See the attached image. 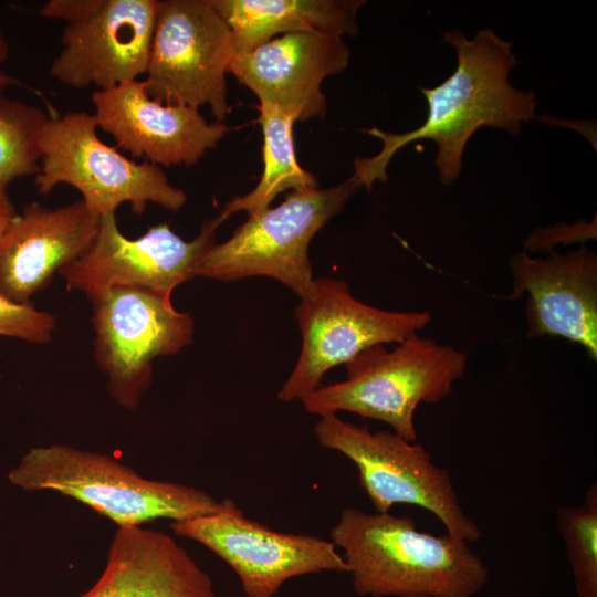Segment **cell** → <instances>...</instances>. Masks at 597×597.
<instances>
[{
    "instance_id": "6da1fadb",
    "label": "cell",
    "mask_w": 597,
    "mask_h": 597,
    "mask_svg": "<svg viewBox=\"0 0 597 597\" xmlns=\"http://www.w3.org/2000/svg\"><path fill=\"white\" fill-rule=\"evenodd\" d=\"M442 42L455 50L458 63L453 74L438 86L420 87L428 104L425 123L401 134L377 127L363 129L383 142L377 155L354 163L352 177L367 191L375 181L388 179L391 158L412 142L436 143L434 166L440 182L452 185L462 170L467 143L478 129L489 126L517 135L523 123L536 118L535 93L519 90L509 81L517 62L512 42L489 28L476 31L470 40L461 30L444 31Z\"/></svg>"
},
{
    "instance_id": "7a4b0ae2",
    "label": "cell",
    "mask_w": 597,
    "mask_h": 597,
    "mask_svg": "<svg viewBox=\"0 0 597 597\" xmlns=\"http://www.w3.org/2000/svg\"><path fill=\"white\" fill-rule=\"evenodd\" d=\"M329 536L359 596L473 597L489 580L468 542L419 531L409 516L346 507Z\"/></svg>"
},
{
    "instance_id": "3957f363",
    "label": "cell",
    "mask_w": 597,
    "mask_h": 597,
    "mask_svg": "<svg viewBox=\"0 0 597 597\" xmlns=\"http://www.w3.org/2000/svg\"><path fill=\"white\" fill-rule=\"evenodd\" d=\"M467 364L464 352L415 334L390 350L384 345L365 349L345 364V380L320 386L301 402L321 417L348 411L386 422L395 433L416 442L418 406L447 398Z\"/></svg>"
},
{
    "instance_id": "277c9868",
    "label": "cell",
    "mask_w": 597,
    "mask_h": 597,
    "mask_svg": "<svg viewBox=\"0 0 597 597\" xmlns=\"http://www.w3.org/2000/svg\"><path fill=\"white\" fill-rule=\"evenodd\" d=\"M8 479L28 491L73 498L118 527L157 519L186 520L219 511L222 501L193 486L146 479L106 454L65 444L30 449Z\"/></svg>"
},
{
    "instance_id": "5b68a950",
    "label": "cell",
    "mask_w": 597,
    "mask_h": 597,
    "mask_svg": "<svg viewBox=\"0 0 597 597\" xmlns=\"http://www.w3.org/2000/svg\"><path fill=\"white\" fill-rule=\"evenodd\" d=\"M97 128L94 114L86 112L50 115L40 138L41 160L35 175L40 193L70 185L98 216L115 213L125 202L137 216L148 202L171 211L185 206V191L174 187L159 166L125 157L100 139Z\"/></svg>"
},
{
    "instance_id": "8992f818",
    "label": "cell",
    "mask_w": 597,
    "mask_h": 597,
    "mask_svg": "<svg viewBox=\"0 0 597 597\" xmlns=\"http://www.w3.org/2000/svg\"><path fill=\"white\" fill-rule=\"evenodd\" d=\"M359 188L350 177L327 189L291 191L281 205L249 216L227 241L214 243L197 275L224 282L268 276L306 296L314 282L310 242Z\"/></svg>"
},
{
    "instance_id": "52a82bcc",
    "label": "cell",
    "mask_w": 597,
    "mask_h": 597,
    "mask_svg": "<svg viewBox=\"0 0 597 597\" xmlns=\"http://www.w3.org/2000/svg\"><path fill=\"white\" fill-rule=\"evenodd\" d=\"M314 433L323 447L355 464L377 513H388L395 504L419 506L433 514L447 534L468 543L480 540L482 531L461 507L449 471L434 464L421 443L394 431L371 432L336 413L321 417Z\"/></svg>"
},
{
    "instance_id": "ba28073f",
    "label": "cell",
    "mask_w": 597,
    "mask_h": 597,
    "mask_svg": "<svg viewBox=\"0 0 597 597\" xmlns=\"http://www.w3.org/2000/svg\"><path fill=\"white\" fill-rule=\"evenodd\" d=\"M233 33L211 0L158 1L146 91L161 103L210 107L218 122L231 108L226 74Z\"/></svg>"
},
{
    "instance_id": "9c48e42d",
    "label": "cell",
    "mask_w": 597,
    "mask_h": 597,
    "mask_svg": "<svg viewBox=\"0 0 597 597\" xmlns=\"http://www.w3.org/2000/svg\"><path fill=\"white\" fill-rule=\"evenodd\" d=\"M94 354L117 404L135 410L149 387L151 360L192 342L193 320L171 297L129 285H112L88 298Z\"/></svg>"
},
{
    "instance_id": "30bf717a",
    "label": "cell",
    "mask_w": 597,
    "mask_h": 597,
    "mask_svg": "<svg viewBox=\"0 0 597 597\" xmlns=\"http://www.w3.org/2000/svg\"><path fill=\"white\" fill-rule=\"evenodd\" d=\"M295 318L302 334L297 362L277 394L282 401L301 400L320 387L331 368L347 364L365 349L400 343L431 321L428 311H387L356 300L338 279H314L301 298Z\"/></svg>"
},
{
    "instance_id": "8fae6325",
    "label": "cell",
    "mask_w": 597,
    "mask_h": 597,
    "mask_svg": "<svg viewBox=\"0 0 597 597\" xmlns=\"http://www.w3.org/2000/svg\"><path fill=\"white\" fill-rule=\"evenodd\" d=\"M171 530L224 561L240 579L247 597H274L294 577L348 573L331 540L283 533L248 519L231 499L210 514L171 521Z\"/></svg>"
},
{
    "instance_id": "7c38bea8",
    "label": "cell",
    "mask_w": 597,
    "mask_h": 597,
    "mask_svg": "<svg viewBox=\"0 0 597 597\" xmlns=\"http://www.w3.org/2000/svg\"><path fill=\"white\" fill-rule=\"evenodd\" d=\"M222 222L219 216L206 220L191 241L181 239L167 223L128 239L119 231L115 213H105L92 244L60 273L69 291L83 292L87 298L112 285L142 287L171 297L174 289L197 276Z\"/></svg>"
},
{
    "instance_id": "4fadbf2b",
    "label": "cell",
    "mask_w": 597,
    "mask_h": 597,
    "mask_svg": "<svg viewBox=\"0 0 597 597\" xmlns=\"http://www.w3.org/2000/svg\"><path fill=\"white\" fill-rule=\"evenodd\" d=\"M92 103L98 128L114 138L116 148L159 167L195 165L228 132L196 108L151 98L139 80L96 90Z\"/></svg>"
},
{
    "instance_id": "5bb4252c",
    "label": "cell",
    "mask_w": 597,
    "mask_h": 597,
    "mask_svg": "<svg viewBox=\"0 0 597 597\" xmlns=\"http://www.w3.org/2000/svg\"><path fill=\"white\" fill-rule=\"evenodd\" d=\"M510 301L527 294L526 337H561L597 359V254L580 244L567 253L511 255Z\"/></svg>"
},
{
    "instance_id": "9a60e30c",
    "label": "cell",
    "mask_w": 597,
    "mask_h": 597,
    "mask_svg": "<svg viewBox=\"0 0 597 597\" xmlns=\"http://www.w3.org/2000/svg\"><path fill=\"white\" fill-rule=\"evenodd\" d=\"M157 0H106L92 17L67 24L50 74L73 88L107 90L146 74Z\"/></svg>"
},
{
    "instance_id": "2e32d148",
    "label": "cell",
    "mask_w": 597,
    "mask_h": 597,
    "mask_svg": "<svg viewBox=\"0 0 597 597\" xmlns=\"http://www.w3.org/2000/svg\"><path fill=\"white\" fill-rule=\"evenodd\" d=\"M349 50L343 36L290 33L233 56L228 73L249 87L260 105L274 107L294 121L323 117L322 82L344 71Z\"/></svg>"
},
{
    "instance_id": "e0dca14e",
    "label": "cell",
    "mask_w": 597,
    "mask_h": 597,
    "mask_svg": "<svg viewBox=\"0 0 597 597\" xmlns=\"http://www.w3.org/2000/svg\"><path fill=\"white\" fill-rule=\"evenodd\" d=\"M100 217L82 200L60 208L28 205L0 235V293L15 303H31L56 271L92 244Z\"/></svg>"
},
{
    "instance_id": "ac0fdd59",
    "label": "cell",
    "mask_w": 597,
    "mask_h": 597,
    "mask_svg": "<svg viewBox=\"0 0 597 597\" xmlns=\"http://www.w3.org/2000/svg\"><path fill=\"white\" fill-rule=\"evenodd\" d=\"M82 597H219L210 576L170 535L118 527L105 568Z\"/></svg>"
},
{
    "instance_id": "d6986e66",
    "label": "cell",
    "mask_w": 597,
    "mask_h": 597,
    "mask_svg": "<svg viewBox=\"0 0 597 597\" xmlns=\"http://www.w3.org/2000/svg\"><path fill=\"white\" fill-rule=\"evenodd\" d=\"M230 27L235 55L283 33H358L362 0H211Z\"/></svg>"
},
{
    "instance_id": "ffe728a7",
    "label": "cell",
    "mask_w": 597,
    "mask_h": 597,
    "mask_svg": "<svg viewBox=\"0 0 597 597\" xmlns=\"http://www.w3.org/2000/svg\"><path fill=\"white\" fill-rule=\"evenodd\" d=\"M259 123L263 132V171L258 185L244 196L228 201L219 217L227 220L238 211L249 216L270 207L285 190L317 188L316 178L303 169L295 156L293 143L294 118L271 106L260 105Z\"/></svg>"
},
{
    "instance_id": "44dd1931",
    "label": "cell",
    "mask_w": 597,
    "mask_h": 597,
    "mask_svg": "<svg viewBox=\"0 0 597 597\" xmlns=\"http://www.w3.org/2000/svg\"><path fill=\"white\" fill-rule=\"evenodd\" d=\"M50 115L0 93V190L40 169V138Z\"/></svg>"
},
{
    "instance_id": "7402d4cb",
    "label": "cell",
    "mask_w": 597,
    "mask_h": 597,
    "mask_svg": "<svg viewBox=\"0 0 597 597\" xmlns=\"http://www.w3.org/2000/svg\"><path fill=\"white\" fill-rule=\"evenodd\" d=\"M577 597H597V485L593 483L578 506L556 510Z\"/></svg>"
},
{
    "instance_id": "603a6c76",
    "label": "cell",
    "mask_w": 597,
    "mask_h": 597,
    "mask_svg": "<svg viewBox=\"0 0 597 597\" xmlns=\"http://www.w3.org/2000/svg\"><path fill=\"white\" fill-rule=\"evenodd\" d=\"M55 317L33 304L15 303L0 293V335L32 343L51 341Z\"/></svg>"
},
{
    "instance_id": "cb8c5ba5",
    "label": "cell",
    "mask_w": 597,
    "mask_h": 597,
    "mask_svg": "<svg viewBox=\"0 0 597 597\" xmlns=\"http://www.w3.org/2000/svg\"><path fill=\"white\" fill-rule=\"evenodd\" d=\"M596 238V218L593 221L578 220L576 223H558L553 227L537 228L526 238L524 247L530 252H553L558 244L584 242Z\"/></svg>"
},
{
    "instance_id": "d4e9b609",
    "label": "cell",
    "mask_w": 597,
    "mask_h": 597,
    "mask_svg": "<svg viewBox=\"0 0 597 597\" xmlns=\"http://www.w3.org/2000/svg\"><path fill=\"white\" fill-rule=\"evenodd\" d=\"M106 0H50L40 9V15L73 24L95 14Z\"/></svg>"
},
{
    "instance_id": "484cf974",
    "label": "cell",
    "mask_w": 597,
    "mask_h": 597,
    "mask_svg": "<svg viewBox=\"0 0 597 597\" xmlns=\"http://www.w3.org/2000/svg\"><path fill=\"white\" fill-rule=\"evenodd\" d=\"M15 214V208L7 191L0 190V235Z\"/></svg>"
},
{
    "instance_id": "4316f807",
    "label": "cell",
    "mask_w": 597,
    "mask_h": 597,
    "mask_svg": "<svg viewBox=\"0 0 597 597\" xmlns=\"http://www.w3.org/2000/svg\"><path fill=\"white\" fill-rule=\"evenodd\" d=\"M9 56V44L3 34L2 28L0 25V66L7 61Z\"/></svg>"
},
{
    "instance_id": "83f0119b",
    "label": "cell",
    "mask_w": 597,
    "mask_h": 597,
    "mask_svg": "<svg viewBox=\"0 0 597 597\" xmlns=\"http://www.w3.org/2000/svg\"><path fill=\"white\" fill-rule=\"evenodd\" d=\"M20 82L15 77H13L10 74H8V73L3 72L2 70H0V93L4 88H7V87H9L11 85H17Z\"/></svg>"
}]
</instances>
